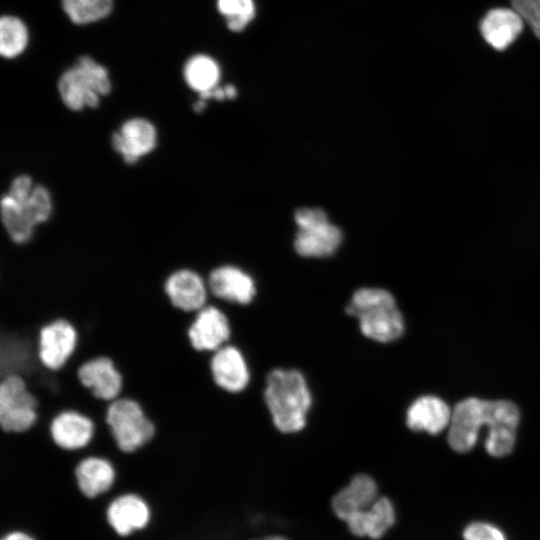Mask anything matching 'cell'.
Wrapping results in <instances>:
<instances>
[{"mask_svg":"<svg viewBox=\"0 0 540 540\" xmlns=\"http://www.w3.org/2000/svg\"><path fill=\"white\" fill-rule=\"evenodd\" d=\"M397 512L392 500L380 495L371 507L344 519L348 532L356 538L383 539L395 526Z\"/></svg>","mask_w":540,"mask_h":540,"instance_id":"16","label":"cell"},{"mask_svg":"<svg viewBox=\"0 0 540 540\" xmlns=\"http://www.w3.org/2000/svg\"><path fill=\"white\" fill-rule=\"evenodd\" d=\"M187 336L196 351L213 353L231 342L232 320L221 305L209 301L194 313Z\"/></svg>","mask_w":540,"mask_h":540,"instance_id":"7","label":"cell"},{"mask_svg":"<svg viewBox=\"0 0 540 540\" xmlns=\"http://www.w3.org/2000/svg\"><path fill=\"white\" fill-rule=\"evenodd\" d=\"M1 220L10 239L18 244L28 243L37 227L26 214L23 206L7 193L1 198Z\"/></svg>","mask_w":540,"mask_h":540,"instance_id":"22","label":"cell"},{"mask_svg":"<svg viewBox=\"0 0 540 540\" xmlns=\"http://www.w3.org/2000/svg\"><path fill=\"white\" fill-rule=\"evenodd\" d=\"M518 427L510 425H496L488 428L484 442L486 452L493 457L509 455L516 444Z\"/></svg>","mask_w":540,"mask_h":540,"instance_id":"28","label":"cell"},{"mask_svg":"<svg viewBox=\"0 0 540 540\" xmlns=\"http://www.w3.org/2000/svg\"><path fill=\"white\" fill-rule=\"evenodd\" d=\"M488 424V400L468 397L457 403L448 426V444L458 453L474 448L479 432Z\"/></svg>","mask_w":540,"mask_h":540,"instance_id":"8","label":"cell"},{"mask_svg":"<svg viewBox=\"0 0 540 540\" xmlns=\"http://www.w3.org/2000/svg\"><path fill=\"white\" fill-rule=\"evenodd\" d=\"M16 201V200H15ZM20 203L32 222L38 226L47 222L53 211L52 196L48 188L35 184L29 197Z\"/></svg>","mask_w":540,"mask_h":540,"instance_id":"27","label":"cell"},{"mask_svg":"<svg viewBox=\"0 0 540 540\" xmlns=\"http://www.w3.org/2000/svg\"><path fill=\"white\" fill-rule=\"evenodd\" d=\"M294 220L297 225L294 248L300 256L329 257L341 245L342 231L329 221L321 208H299L294 214Z\"/></svg>","mask_w":540,"mask_h":540,"instance_id":"5","label":"cell"},{"mask_svg":"<svg viewBox=\"0 0 540 540\" xmlns=\"http://www.w3.org/2000/svg\"><path fill=\"white\" fill-rule=\"evenodd\" d=\"M150 512V507L141 494L125 491L110 501L106 509V518L118 535L128 536L147 526Z\"/></svg>","mask_w":540,"mask_h":540,"instance_id":"17","label":"cell"},{"mask_svg":"<svg viewBox=\"0 0 540 540\" xmlns=\"http://www.w3.org/2000/svg\"><path fill=\"white\" fill-rule=\"evenodd\" d=\"M451 414L452 411L443 399L423 395L409 405L405 421L407 427L414 432L436 435L449 426Z\"/></svg>","mask_w":540,"mask_h":540,"instance_id":"20","label":"cell"},{"mask_svg":"<svg viewBox=\"0 0 540 540\" xmlns=\"http://www.w3.org/2000/svg\"><path fill=\"white\" fill-rule=\"evenodd\" d=\"M34 185L29 175L21 174L11 181L7 194L17 202H23L31 194Z\"/></svg>","mask_w":540,"mask_h":540,"instance_id":"31","label":"cell"},{"mask_svg":"<svg viewBox=\"0 0 540 540\" xmlns=\"http://www.w3.org/2000/svg\"><path fill=\"white\" fill-rule=\"evenodd\" d=\"M58 93L71 111L95 109L112 89L107 69L90 56H80L58 80Z\"/></svg>","mask_w":540,"mask_h":540,"instance_id":"3","label":"cell"},{"mask_svg":"<svg viewBox=\"0 0 540 540\" xmlns=\"http://www.w3.org/2000/svg\"><path fill=\"white\" fill-rule=\"evenodd\" d=\"M158 144L155 125L143 117H133L124 121L111 136V146L128 165L152 153Z\"/></svg>","mask_w":540,"mask_h":540,"instance_id":"12","label":"cell"},{"mask_svg":"<svg viewBox=\"0 0 540 540\" xmlns=\"http://www.w3.org/2000/svg\"><path fill=\"white\" fill-rule=\"evenodd\" d=\"M183 77L188 87L200 94L218 86L220 68L210 56L197 54L186 61Z\"/></svg>","mask_w":540,"mask_h":540,"instance_id":"23","label":"cell"},{"mask_svg":"<svg viewBox=\"0 0 540 540\" xmlns=\"http://www.w3.org/2000/svg\"><path fill=\"white\" fill-rule=\"evenodd\" d=\"M538 1H539V3H540V0H538Z\"/></svg>","mask_w":540,"mask_h":540,"instance_id":"34","label":"cell"},{"mask_svg":"<svg viewBox=\"0 0 540 540\" xmlns=\"http://www.w3.org/2000/svg\"><path fill=\"white\" fill-rule=\"evenodd\" d=\"M49 433L55 445L60 449L78 451L91 442L95 433V424L84 413L74 409H65L51 419Z\"/></svg>","mask_w":540,"mask_h":540,"instance_id":"19","label":"cell"},{"mask_svg":"<svg viewBox=\"0 0 540 540\" xmlns=\"http://www.w3.org/2000/svg\"><path fill=\"white\" fill-rule=\"evenodd\" d=\"M464 540H506L497 527L485 522H473L463 532Z\"/></svg>","mask_w":540,"mask_h":540,"instance_id":"30","label":"cell"},{"mask_svg":"<svg viewBox=\"0 0 540 540\" xmlns=\"http://www.w3.org/2000/svg\"><path fill=\"white\" fill-rule=\"evenodd\" d=\"M249 540H292V539L283 534H270L263 537L251 538Z\"/></svg>","mask_w":540,"mask_h":540,"instance_id":"33","label":"cell"},{"mask_svg":"<svg viewBox=\"0 0 540 540\" xmlns=\"http://www.w3.org/2000/svg\"><path fill=\"white\" fill-rule=\"evenodd\" d=\"M209 371L213 383L229 395L243 392L250 382L247 359L231 342L210 353Z\"/></svg>","mask_w":540,"mask_h":540,"instance_id":"11","label":"cell"},{"mask_svg":"<svg viewBox=\"0 0 540 540\" xmlns=\"http://www.w3.org/2000/svg\"><path fill=\"white\" fill-rule=\"evenodd\" d=\"M524 21L512 8H493L480 22V32L487 44L497 51L507 49L521 34Z\"/></svg>","mask_w":540,"mask_h":540,"instance_id":"21","label":"cell"},{"mask_svg":"<svg viewBox=\"0 0 540 540\" xmlns=\"http://www.w3.org/2000/svg\"><path fill=\"white\" fill-rule=\"evenodd\" d=\"M73 473L79 493L87 499H97L110 493L117 479L113 463L100 455L81 458Z\"/></svg>","mask_w":540,"mask_h":540,"instance_id":"18","label":"cell"},{"mask_svg":"<svg viewBox=\"0 0 540 540\" xmlns=\"http://www.w3.org/2000/svg\"><path fill=\"white\" fill-rule=\"evenodd\" d=\"M210 298L232 305H248L256 296L254 279L233 265H221L210 271L207 278Z\"/></svg>","mask_w":540,"mask_h":540,"instance_id":"13","label":"cell"},{"mask_svg":"<svg viewBox=\"0 0 540 540\" xmlns=\"http://www.w3.org/2000/svg\"><path fill=\"white\" fill-rule=\"evenodd\" d=\"M217 8L234 32L242 31L255 15L253 0H217Z\"/></svg>","mask_w":540,"mask_h":540,"instance_id":"26","label":"cell"},{"mask_svg":"<svg viewBox=\"0 0 540 540\" xmlns=\"http://www.w3.org/2000/svg\"><path fill=\"white\" fill-rule=\"evenodd\" d=\"M513 8L540 40V3L538 0H511Z\"/></svg>","mask_w":540,"mask_h":540,"instance_id":"29","label":"cell"},{"mask_svg":"<svg viewBox=\"0 0 540 540\" xmlns=\"http://www.w3.org/2000/svg\"><path fill=\"white\" fill-rule=\"evenodd\" d=\"M38 420V400L18 374L0 378V429L8 433L29 430Z\"/></svg>","mask_w":540,"mask_h":540,"instance_id":"6","label":"cell"},{"mask_svg":"<svg viewBox=\"0 0 540 540\" xmlns=\"http://www.w3.org/2000/svg\"><path fill=\"white\" fill-rule=\"evenodd\" d=\"M264 401L278 431L298 433L307 424L312 392L304 374L295 368H275L265 380Z\"/></svg>","mask_w":540,"mask_h":540,"instance_id":"1","label":"cell"},{"mask_svg":"<svg viewBox=\"0 0 540 540\" xmlns=\"http://www.w3.org/2000/svg\"><path fill=\"white\" fill-rule=\"evenodd\" d=\"M1 540H35V539L25 532L12 531L6 534Z\"/></svg>","mask_w":540,"mask_h":540,"instance_id":"32","label":"cell"},{"mask_svg":"<svg viewBox=\"0 0 540 540\" xmlns=\"http://www.w3.org/2000/svg\"><path fill=\"white\" fill-rule=\"evenodd\" d=\"M61 3L68 18L78 25L104 19L113 8V0H61Z\"/></svg>","mask_w":540,"mask_h":540,"instance_id":"25","label":"cell"},{"mask_svg":"<svg viewBox=\"0 0 540 540\" xmlns=\"http://www.w3.org/2000/svg\"><path fill=\"white\" fill-rule=\"evenodd\" d=\"M29 36L24 22L16 16L3 15L0 19V53L11 59L26 49Z\"/></svg>","mask_w":540,"mask_h":540,"instance_id":"24","label":"cell"},{"mask_svg":"<svg viewBox=\"0 0 540 540\" xmlns=\"http://www.w3.org/2000/svg\"><path fill=\"white\" fill-rule=\"evenodd\" d=\"M105 422L118 449L124 453L141 449L156 432L154 422L140 403L128 397L107 403Z\"/></svg>","mask_w":540,"mask_h":540,"instance_id":"4","label":"cell"},{"mask_svg":"<svg viewBox=\"0 0 540 540\" xmlns=\"http://www.w3.org/2000/svg\"><path fill=\"white\" fill-rule=\"evenodd\" d=\"M77 376L82 386L99 400L111 402L121 395L123 377L108 356L100 355L84 361L77 369Z\"/></svg>","mask_w":540,"mask_h":540,"instance_id":"14","label":"cell"},{"mask_svg":"<svg viewBox=\"0 0 540 540\" xmlns=\"http://www.w3.org/2000/svg\"><path fill=\"white\" fill-rule=\"evenodd\" d=\"M376 479L367 473H357L329 498L333 514L341 521L356 512L368 509L380 496Z\"/></svg>","mask_w":540,"mask_h":540,"instance_id":"15","label":"cell"},{"mask_svg":"<svg viewBox=\"0 0 540 540\" xmlns=\"http://www.w3.org/2000/svg\"><path fill=\"white\" fill-rule=\"evenodd\" d=\"M78 344V332L67 319L43 325L38 334V358L47 369L60 370L71 359Z\"/></svg>","mask_w":540,"mask_h":540,"instance_id":"9","label":"cell"},{"mask_svg":"<svg viewBox=\"0 0 540 540\" xmlns=\"http://www.w3.org/2000/svg\"><path fill=\"white\" fill-rule=\"evenodd\" d=\"M163 291L174 308L187 313L197 312L210 300L206 278L187 267L170 271L163 281Z\"/></svg>","mask_w":540,"mask_h":540,"instance_id":"10","label":"cell"},{"mask_svg":"<svg viewBox=\"0 0 540 540\" xmlns=\"http://www.w3.org/2000/svg\"><path fill=\"white\" fill-rule=\"evenodd\" d=\"M345 311L357 319L362 335L374 342L391 343L404 334V317L393 294L384 288L357 289Z\"/></svg>","mask_w":540,"mask_h":540,"instance_id":"2","label":"cell"}]
</instances>
